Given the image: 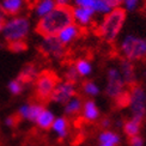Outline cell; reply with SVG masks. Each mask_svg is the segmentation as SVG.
Here are the masks:
<instances>
[{"mask_svg":"<svg viewBox=\"0 0 146 146\" xmlns=\"http://www.w3.org/2000/svg\"><path fill=\"white\" fill-rule=\"evenodd\" d=\"M139 4H140V0H122V5L121 6H123L122 9L126 12H133L137 10Z\"/></svg>","mask_w":146,"mask_h":146,"instance_id":"30","label":"cell"},{"mask_svg":"<svg viewBox=\"0 0 146 146\" xmlns=\"http://www.w3.org/2000/svg\"><path fill=\"white\" fill-rule=\"evenodd\" d=\"M80 33H82V28L79 25H77L76 23H72L59 33L56 38L60 41V43L66 47V46L71 44L72 42H74L79 37Z\"/></svg>","mask_w":146,"mask_h":146,"instance_id":"13","label":"cell"},{"mask_svg":"<svg viewBox=\"0 0 146 146\" xmlns=\"http://www.w3.org/2000/svg\"><path fill=\"white\" fill-rule=\"evenodd\" d=\"M5 48L12 53H23L28 49V43H27V41L5 42Z\"/></svg>","mask_w":146,"mask_h":146,"instance_id":"26","label":"cell"},{"mask_svg":"<svg viewBox=\"0 0 146 146\" xmlns=\"http://www.w3.org/2000/svg\"><path fill=\"white\" fill-rule=\"evenodd\" d=\"M79 77H89L92 73V65L86 59H79L73 65Z\"/></svg>","mask_w":146,"mask_h":146,"instance_id":"24","label":"cell"},{"mask_svg":"<svg viewBox=\"0 0 146 146\" xmlns=\"http://www.w3.org/2000/svg\"><path fill=\"white\" fill-rule=\"evenodd\" d=\"M9 90H10V92L15 96L21 95L24 90V85L21 82H18L17 79H13V80H11L9 83Z\"/></svg>","mask_w":146,"mask_h":146,"instance_id":"28","label":"cell"},{"mask_svg":"<svg viewBox=\"0 0 146 146\" xmlns=\"http://www.w3.org/2000/svg\"><path fill=\"white\" fill-rule=\"evenodd\" d=\"M54 1H55L56 6H66V5H68L71 0H54Z\"/></svg>","mask_w":146,"mask_h":146,"instance_id":"35","label":"cell"},{"mask_svg":"<svg viewBox=\"0 0 146 146\" xmlns=\"http://www.w3.org/2000/svg\"><path fill=\"white\" fill-rule=\"evenodd\" d=\"M38 50L47 58L62 59L66 55V47L56 37H46L38 47Z\"/></svg>","mask_w":146,"mask_h":146,"instance_id":"8","label":"cell"},{"mask_svg":"<svg viewBox=\"0 0 146 146\" xmlns=\"http://www.w3.org/2000/svg\"><path fill=\"white\" fill-rule=\"evenodd\" d=\"M125 82L120 74L117 67H109L107 71V84H106V95L111 100H116L125 92Z\"/></svg>","mask_w":146,"mask_h":146,"instance_id":"7","label":"cell"},{"mask_svg":"<svg viewBox=\"0 0 146 146\" xmlns=\"http://www.w3.org/2000/svg\"><path fill=\"white\" fill-rule=\"evenodd\" d=\"M103 1H104L111 10L121 7V5H122V0H103Z\"/></svg>","mask_w":146,"mask_h":146,"instance_id":"32","label":"cell"},{"mask_svg":"<svg viewBox=\"0 0 146 146\" xmlns=\"http://www.w3.org/2000/svg\"><path fill=\"white\" fill-rule=\"evenodd\" d=\"M82 90H83V94L88 97H96L100 95V86L97 85L95 82L92 80H86L84 82L82 85Z\"/></svg>","mask_w":146,"mask_h":146,"instance_id":"25","label":"cell"},{"mask_svg":"<svg viewBox=\"0 0 146 146\" xmlns=\"http://www.w3.org/2000/svg\"><path fill=\"white\" fill-rule=\"evenodd\" d=\"M127 12L122 7L111 10L109 13L104 15L98 27V35L106 42L111 43L119 37L121 30L123 28Z\"/></svg>","mask_w":146,"mask_h":146,"instance_id":"2","label":"cell"},{"mask_svg":"<svg viewBox=\"0 0 146 146\" xmlns=\"http://www.w3.org/2000/svg\"><path fill=\"white\" fill-rule=\"evenodd\" d=\"M128 107L132 114V117L138 119L144 122L146 117V90L141 85L134 84L131 86L129 91Z\"/></svg>","mask_w":146,"mask_h":146,"instance_id":"6","label":"cell"},{"mask_svg":"<svg viewBox=\"0 0 146 146\" xmlns=\"http://www.w3.org/2000/svg\"><path fill=\"white\" fill-rule=\"evenodd\" d=\"M72 23H74L72 15V6H55L48 15L40 18L35 27V31L43 38L56 37L61 30Z\"/></svg>","mask_w":146,"mask_h":146,"instance_id":"1","label":"cell"},{"mask_svg":"<svg viewBox=\"0 0 146 146\" xmlns=\"http://www.w3.org/2000/svg\"><path fill=\"white\" fill-rule=\"evenodd\" d=\"M35 90H34V97L35 102L46 103L50 102V97L55 90L56 85L60 83V78L54 71L50 70H43L38 72L37 77L35 79Z\"/></svg>","mask_w":146,"mask_h":146,"instance_id":"3","label":"cell"},{"mask_svg":"<svg viewBox=\"0 0 146 146\" xmlns=\"http://www.w3.org/2000/svg\"><path fill=\"white\" fill-rule=\"evenodd\" d=\"M74 6L79 7H85L92 10L95 13H101V15H107L111 11V9L103 1V0H73Z\"/></svg>","mask_w":146,"mask_h":146,"instance_id":"14","label":"cell"},{"mask_svg":"<svg viewBox=\"0 0 146 146\" xmlns=\"http://www.w3.org/2000/svg\"><path fill=\"white\" fill-rule=\"evenodd\" d=\"M119 71H120V74H121V77H122L123 82H125V85L131 88L134 84H137L135 70H134V65H133L132 61L122 58L120 60Z\"/></svg>","mask_w":146,"mask_h":146,"instance_id":"12","label":"cell"},{"mask_svg":"<svg viewBox=\"0 0 146 146\" xmlns=\"http://www.w3.org/2000/svg\"><path fill=\"white\" fill-rule=\"evenodd\" d=\"M65 80L66 82H71L73 84H76L79 80V74L77 73L74 66H70L65 72Z\"/></svg>","mask_w":146,"mask_h":146,"instance_id":"29","label":"cell"},{"mask_svg":"<svg viewBox=\"0 0 146 146\" xmlns=\"http://www.w3.org/2000/svg\"><path fill=\"white\" fill-rule=\"evenodd\" d=\"M44 104L38 102H30L27 104H23L17 113L21 115V117L23 120H29L31 122H36V120L40 116V114L44 110Z\"/></svg>","mask_w":146,"mask_h":146,"instance_id":"10","label":"cell"},{"mask_svg":"<svg viewBox=\"0 0 146 146\" xmlns=\"http://www.w3.org/2000/svg\"><path fill=\"white\" fill-rule=\"evenodd\" d=\"M30 31V21L27 17H13L9 22L3 30L4 41H25Z\"/></svg>","mask_w":146,"mask_h":146,"instance_id":"5","label":"cell"},{"mask_svg":"<svg viewBox=\"0 0 146 146\" xmlns=\"http://www.w3.org/2000/svg\"><path fill=\"white\" fill-rule=\"evenodd\" d=\"M72 15H73V22L79 27H86L90 23H92L96 13L85 7H79V6H72Z\"/></svg>","mask_w":146,"mask_h":146,"instance_id":"11","label":"cell"},{"mask_svg":"<svg viewBox=\"0 0 146 146\" xmlns=\"http://www.w3.org/2000/svg\"><path fill=\"white\" fill-rule=\"evenodd\" d=\"M76 95H77L76 84L66 80L64 82L60 80V83L56 85V88L50 97V102L58 103V104H65L66 102L70 101Z\"/></svg>","mask_w":146,"mask_h":146,"instance_id":"9","label":"cell"},{"mask_svg":"<svg viewBox=\"0 0 146 146\" xmlns=\"http://www.w3.org/2000/svg\"><path fill=\"white\" fill-rule=\"evenodd\" d=\"M54 120H55V115H54L50 110H48V109H44V110L40 114L37 120H36V123H37L38 128L48 131V129L52 128Z\"/></svg>","mask_w":146,"mask_h":146,"instance_id":"22","label":"cell"},{"mask_svg":"<svg viewBox=\"0 0 146 146\" xmlns=\"http://www.w3.org/2000/svg\"><path fill=\"white\" fill-rule=\"evenodd\" d=\"M56 4L54 0H38L37 4L35 5V12L40 18L44 17L46 15H48L49 12L55 7Z\"/></svg>","mask_w":146,"mask_h":146,"instance_id":"23","label":"cell"},{"mask_svg":"<svg viewBox=\"0 0 146 146\" xmlns=\"http://www.w3.org/2000/svg\"><path fill=\"white\" fill-rule=\"evenodd\" d=\"M121 137L111 129H103L98 134V146H119Z\"/></svg>","mask_w":146,"mask_h":146,"instance_id":"17","label":"cell"},{"mask_svg":"<svg viewBox=\"0 0 146 146\" xmlns=\"http://www.w3.org/2000/svg\"><path fill=\"white\" fill-rule=\"evenodd\" d=\"M129 146H144V138L141 135L129 138Z\"/></svg>","mask_w":146,"mask_h":146,"instance_id":"31","label":"cell"},{"mask_svg":"<svg viewBox=\"0 0 146 146\" xmlns=\"http://www.w3.org/2000/svg\"><path fill=\"white\" fill-rule=\"evenodd\" d=\"M101 113L94 100H86L83 102L82 108V117L86 122H95L100 119Z\"/></svg>","mask_w":146,"mask_h":146,"instance_id":"15","label":"cell"},{"mask_svg":"<svg viewBox=\"0 0 146 146\" xmlns=\"http://www.w3.org/2000/svg\"><path fill=\"white\" fill-rule=\"evenodd\" d=\"M22 121H23V119L21 117V115L16 111V113L9 115V116L6 117L5 123H6V126L11 127V128H15V127H17L18 125H19V123L22 122Z\"/></svg>","mask_w":146,"mask_h":146,"instance_id":"27","label":"cell"},{"mask_svg":"<svg viewBox=\"0 0 146 146\" xmlns=\"http://www.w3.org/2000/svg\"><path fill=\"white\" fill-rule=\"evenodd\" d=\"M141 127H143V121L134 119V117H131L123 122L122 129L127 137L132 138V137H135V135H140Z\"/></svg>","mask_w":146,"mask_h":146,"instance_id":"19","label":"cell"},{"mask_svg":"<svg viewBox=\"0 0 146 146\" xmlns=\"http://www.w3.org/2000/svg\"><path fill=\"white\" fill-rule=\"evenodd\" d=\"M25 0H3L0 4V11L5 16H16L23 9Z\"/></svg>","mask_w":146,"mask_h":146,"instance_id":"18","label":"cell"},{"mask_svg":"<svg viewBox=\"0 0 146 146\" xmlns=\"http://www.w3.org/2000/svg\"><path fill=\"white\" fill-rule=\"evenodd\" d=\"M37 74H38L37 66L34 62H29L22 67L21 72L18 73V76H17V80L21 82L23 85H28V84H31L35 82Z\"/></svg>","mask_w":146,"mask_h":146,"instance_id":"16","label":"cell"},{"mask_svg":"<svg viewBox=\"0 0 146 146\" xmlns=\"http://www.w3.org/2000/svg\"><path fill=\"white\" fill-rule=\"evenodd\" d=\"M68 126L70 123H68L67 117L60 116V117H55V120H54V122L52 125V129L58 134L60 140H62V139H65L68 135Z\"/></svg>","mask_w":146,"mask_h":146,"instance_id":"21","label":"cell"},{"mask_svg":"<svg viewBox=\"0 0 146 146\" xmlns=\"http://www.w3.org/2000/svg\"><path fill=\"white\" fill-rule=\"evenodd\" d=\"M64 113L66 116H76L82 111L83 108V100L80 97H78L77 95L74 97H72L70 101H67L64 104Z\"/></svg>","mask_w":146,"mask_h":146,"instance_id":"20","label":"cell"},{"mask_svg":"<svg viewBox=\"0 0 146 146\" xmlns=\"http://www.w3.org/2000/svg\"><path fill=\"white\" fill-rule=\"evenodd\" d=\"M119 50L123 59L129 61L146 60V37L137 35H126L119 44Z\"/></svg>","mask_w":146,"mask_h":146,"instance_id":"4","label":"cell"},{"mask_svg":"<svg viewBox=\"0 0 146 146\" xmlns=\"http://www.w3.org/2000/svg\"><path fill=\"white\" fill-rule=\"evenodd\" d=\"M110 125H111V120L109 119V117H102V119L100 120V126L102 127V128L109 129Z\"/></svg>","mask_w":146,"mask_h":146,"instance_id":"33","label":"cell"},{"mask_svg":"<svg viewBox=\"0 0 146 146\" xmlns=\"http://www.w3.org/2000/svg\"><path fill=\"white\" fill-rule=\"evenodd\" d=\"M6 16L4 15V13H1V11H0V33L4 30V28H5V25H6Z\"/></svg>","mask_w":146,"mask_h":146,"instance_id":"34","label":"cell"}]
</instances>
